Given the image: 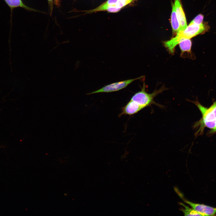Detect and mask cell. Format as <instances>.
I'll return each mask as SVG.
<instances>
[{
    "label": "cell",
    "instance_id": "10",
    "mask_svg": "<svg viewBox=\"0 0 216 216\" xmlns=\"http://www.w3.org/2000/svg\"><path fill=\"white\" fill-rule=\"evenodd\" d=\"M171 23L173 34H176L179 28V23L176 13L174 4H173L171 16Z\"/></svg>",
    "mask_w": 216,
    "mask_h": 216
},
{
    "label": "cell",
    "instance_id": "4",
    "mask_svg": "<svg viewBox=\"0 0 216 216\" xmlns=\"http://www.w3.org/2000/svg\"><path fill=\"white\" fill-rule=\"evenodd\" d=\"M200 111L203 124L207 122L216 121V101L208 108L202 105L198 101H192Z\"/></svg>",
    "mask_w": 216,
    "mask_h": 216
},
{
    "label": "cell",
    "instance_id": "11",
    "mask_svg": "<svg viewBox=\"0 0 216 216\" xmlns=\"http://www.w3.org/2000/svg\"><path fill=\"white\" fill-rule=\"evenodd\" d=\"M181 50V56L187 52L191 53L192 43L190 39H186L181 40L178 44Z\"/></svg>",
    "mask_w": 216,
    "mask_h": 216
},
{
    "label": "cell",
    "instance_id": "5",
    "mask_svg": "<svg viewBox=\"0 0 216 216\" xmlns=\"http://www.w3.org/2000/svg\"><path fill=\"white\" fill-rule=\"evenodd\" d=\"M143 76L133 79H130L112 83L105 86L102 88L87 94L88 95L101 92L109 93L117 91L127 86L133 81L142 78Z\"/></svg>",
    "mask_w": 216,
    "mask_h": 216
},
{
    "label": "cell",
    "instance_id": "8",
    "mask_svg": "<svg viewBox=\"0 0 216 216\" xmlns=\"http://www.w3.org/2000/svg\"><path fill=\"white\" fill-rule=\"evenodd\" d=\"M145 108L144 106L130 100L122 108V112L118 116L120 117L124 115H131L137 113Z\"/></svg>",
    "mask_w": 216,
    "mask_h": 216
},
{
    "label": "cell",
    "instance_id": "7",
    "mask_svg": "<svg viewBox=\"0 0 216 216\" xmlns=\"http://www.w3.org/2000/svg\"><path fill=\"white\" fill-rule=\"evenodd\" d=\"M174 4L179 23V28L177 33L184 29L187 26L185 14L180 0H175Z\"/></svg>",
    "mask_w": 216,
    "mask_h": 216
},
{
    "label": "cell",
    "instance_id": "6",
    "mask_svg": "<svg viewBox=\"0 0 216 216\" xmlns=\"http://www.w3.org/2000/svg\"><path fill=\"white\" fill-rule=\"evenodd\" d=\"M180 197L184 202L188 204L195 211L202 216H213L216 214V208H213L202 204L196 203L185 199L182 194L176 189Z\"/></svg>",
    "mask_w": 216,
    "mask_h": 216
},
{
    "label": "cell",
    "instance_id": "3",
    "mask_svg": "<svg viewBox=\"0 0 216 216\" xmlns=\"http://www.w3.org/2000/svg\"><path fill=\"white\" fill-rule=\"evenodd\" d=\"M146 86L144 83L141 90L136 93L131 98L130 100L134 101L139 104L146 107L154 104L160 106L156 103L154 100V99L158 94L165 90L164 87H162L158 90L154 91L152 93H148L145 90Z\"/></svg>",
    "mask_w": 216,
    "mask_h": 216
},
{
    "label": "cell",
    "instance_id": "9",
    "mask_svg": "<svg viewBox=\"0 0 216 216\" xmlns=\"http://www.w3.org/2000/svg\"><path fill=\"white\" fill-rule=\"evenodd\" d=\"M7 5L9 7L11 12L14 8L18 7L22 8L28 11H36L37 10L30 8L26 5L22 0H4Z\"/></svg>",
    "mask_w": 216,
    "mask_h": 216
},
{
    "label": "cell",
    "instance_id": "2",
    "mask_svg": "<svg viewBox=\"0 0 216 216\" xmlns=\"http://www.w3.org/2000/svg\"><path fill=\"white\" fill-rule=\"evenodd\" d=\"M137 0H107L93 9L84 11L85 12V14L103 11L111 13H117L123 8L131 4Z\"/></svg>",
    "mask_w": 216,
    "mask_h": 216
},
{
    "label": "cell",
    "instance_id": "13",
    "mask_svg": "<svg viewBox=\"0 0 216 216\" xmlns=\"http://www.w3.org/2000/svg\"><path fill=\"white\" fill-rule=\"evenodd\" d=\"M204 16L200 14L196 16L190 22V24H200L202 23Z\"/></svg>",
    "mask_w": 216,
    "mask_h": 216
},
{
    "label": "cell",
    "instance_id": "1",
    "mask_svg": "<svg viewBox=\"0 0 216 216\" xmlns=\"http://www.w3.org/2000/svg\"><path fill=\"white\" fill-rule=\"evenodd\" d=\"M209 26L207 22L200 24H189L184 30L177 33L175 36L170 40L164 42V45L171 54L174 53L175 48L179 42L184 39L190 38L208 31Z\"/></svg>",
    "mask_w": 216,
    "mask_h": 216
},
{
    "label": "cell",
    "instance_id": "14",
    "mask_svg": "<svg viewBox=\"0 0 216 216\" xmlns=\"http://www.w3.org/2000/svg\"><path fill=\"white\" fill-rule=\"evenodd\" d=\"M53 0H48V3L50 5V10H51V13L52 12V8H53V5H52L53 4ZM56 3H57V4H58V3H59V2H58L57 0H56Z\"/></svg>",
    "mask_w": 216,
    "mask_h": 216
},
{
    "label": "cell",
    "instance_id": "15",
    "mask_svg": "<svg viewBox=\"0 0 216 216\" xmlns=\"http://www.w3.org/2000/svg\"><path fill=\"white\" fill-rule=\"evenodd\" d=\"M212 130L213 132H216V124L214 128Z\"/></svg>",
    "mask_w": 216,
    "mask_h": 216
},
{
    "label": "cell",
    "instance_id": "12",
    "mask_svg": "<svg viewBox=\"0 0 216 216\" xmlns=\"http://www.w3.org/2000/svg\"><path fill=\"white\" fill-rule=\"evenodd\" d=\"M179 204L183 206L181 210L185 216H202V215L192 208H190L183 203L180 202Z\"/></svg>",
    "mask_w": 216,
    "mask_h": 216
}]
</instances>
